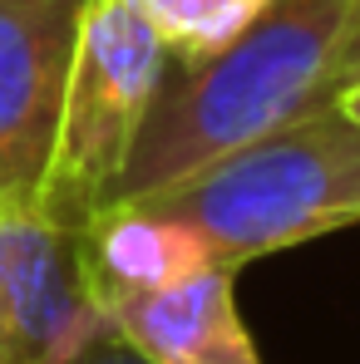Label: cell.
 Listing matches in <instances>:
<instances>
[{
    "mask_svg": "<svg viewBox=\"0 0 360 364\" xmlns=\"http://www.w3.org/2000/svg\"><path fill=\"white\" fill-rule=\"evenodd\" d=\"M94 305L148 364H262L237 315V266H202L143 291H104Z\"/></svg>",
    "mask_w": 360,
    "mask_h": 364,
    "instance_id": "cell-6",
    "label": "cell"
},
{
    "mask_svg": "<svg viewBox=\"0 0 360 364\" xmlns=\"http://www.w3.org/2000/svg\"><path fill=\"white\" fill-rule=\"evenodd\" d=\"M104 325L79 237L40 212L0 217V364H69Z\"/></svg>",
    "mask_w": 360,
    "mask_h": 364,
    "instance_id": "cell-5",
    "label": "cell"
},
{
    "mask_svg": "<svg viewBox=\"0 0 360 364\" xmlns=\"http://www.w3.org/2000/svg\"><path fill=\"white\" fill-rule=\"evenodd\" d=\"M168 45L123 0H84L69 79L60 99V128L40 187V217L64 232H84L114 207L138 128L163 84Z\"/></svg>",
    "mask_w": 360,
    "mask_h": 364,
    "instance_id": "cell-3",
    "label": "cell"
},
{
    "mask_svg": "<svg viewBox=\"0 0 360 364\" xmlns=\"http://www.w3.org/2000/svg\"><path fill=\"white\" fill-rule=\"evenodd\" d=\"M138 202L182 217L212 261L242 271L360 222V123L326 99Z\"/></svg>",
    "mask_w": 360,
    "mask_h": 364,
    "instance_id": "cell-2",
    "label": "cell"
},
{
    "mask_svg": "<svg viewBox=\"0 0 360 364\" xmlns=\"http://www.w3.org/2000/svg\"><path fill=\"white\" fill-rule=\"evenodd\" d=\"M69 364H148V360H143L138 350H128L119 335L104 325V330H99V335H94V340H89V345H84Z\"/></svg>",
    "mask_w": 360,
    "mask_h": 364,
    "instance_id": "cell-9",
    "label": "cell"
},
{
    "mask_svg": "<svg viewBox=\"0 0 360 364\" xmlns=\"http://www.w3.org/2000/svg\"><path fill=\"white\" fill-rule=\"evenodd\" d=\"M356 84H360V30L351 35V45L341 50V60L331 64V74H326V99H341Z\"/></svg>",
    "mask_w": 360,
    "mask_h": 364,
    "instance_id": "cell-10",
    "label": "cell"
},
{
    "mask_svg": "<svg viewBox=\"0 0 360 364\" xmlns=\"http://www.w3.org/2000/svg\"><path fill=\"white\" fill-rule=\"evenodd\" d=\"M356 30L360 0H267L227 50L187 64L168 60L114 207L326 104V74Z\"/></svg>",
    "mask_w": 360,
    "mask_h": 364,
    "instance_id": "cell-1",
    "label": "cell"
},
{
    "mask_svg": "<svg viewBox=\"0 0 360 364\" xmlns=\"http://www.w3.org/2000/svg\"><path fill=\"white\" fill-rule=\"evenodd\" d=\"M336 104H341V109H346V114H351V119L360 123V84H356V89H346V94H341Z\"/></svg>",
    "mask_w": 360,
    "mask_h": 364,
    "instance_id": "cell-11",
    "label": "cell"
},
{
    "mask_svg": "<svg viewBox=\"0 0 360 364\" xmlns=\"http://www.w3.org/2000/svg\"><path fill=\"white\" fill-rule=\"evenodd\" d=\"M74 237H79V266H84L89 296L168 286L202 266H222L182 217L153 202H119Z\"/></svg>",
    "mask_w": 360,
    "mask_h": 364,
    "instance_id": "cell-7",
    "label": "cell"
},
{
    "mask_svg": "<svg viewBox=\"0 0 360 364\" xmlns=\"http://www.w3.org/2000/svg\"><path fill=\"white\" fill-rule=\"evenodd\" d=\"M84 0H0V217L40 212Z\"/></svg>",
    "mask_w": 360,
    "mask_h": 364,
    "instance_id": "cell-4",
    "label": "cell"
},
{
    "mask_svg": "<svg viewBox=\"0 0 360 364\" xmlns=\"http://www.w3.org/2000/svg\"><path fill=\"white\" fill-rule=\"evenodd\" d=\"M133 5L168 45V60H207L227 50L257 20L267 0H123Z\"/></svg>",
    "mask_w": 360,
    "mask_h": 364,
    "instance_id": "cell-8",
    "label": "cell"
}]
</instances>
